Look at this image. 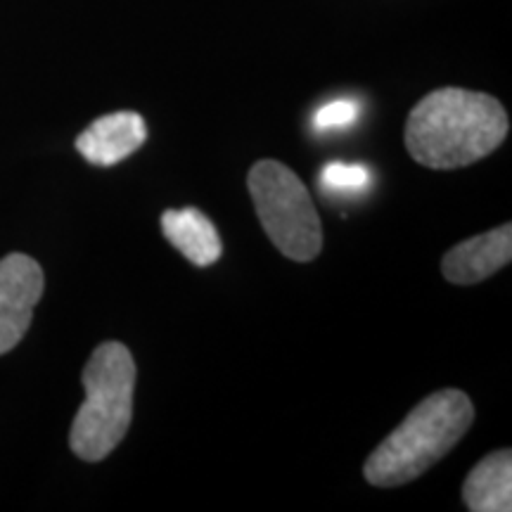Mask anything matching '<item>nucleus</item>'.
<instances>
[{"mask_svg": "<svg viewBox=\"0 0 512 512\" xmlns=\"http://www.w3.org/2000/svg\"><path fill=\"white\" fill-rule=\"evenodd\" d=\"M508 131V112L496 98L439 88L408 114L406 150L427 169H460L496 152Z\"/></svg>", "mask_w": 512, "mask_h": 512, "instance_id": "f257e3e1", "label": "nucleus"}, {"mask_svg": "<svg viewBox=\"0 0 512 512\" xmlns=\"http://www.w3.org/2000/svg\"><path fill=\"white\" fill-rule=\"evenodd\" d=\"M475 406L460 389H439L420 401L396 430L370 453L363 477L380 489H394L425 475L465 437Z\"/></svg>", "mask_w": 512, "mask_h": 512, "instance_id": "f03ea898", "label": "nucleus"}, {"mask_svg": "<svg viewBox=\"0 0 512 512\" xmlns=\"http://www.w3.org/2000/svg\"><path fill=\"white\" fill-rule=\"evenodd\" d=\"M247 188L268 240L287 259L313 261L323 249V226L306 185L275 159H261L249 169Z\"/></svg>", "mask_w": 512, "mask_h": 512, "instance_id": "20e7f679", "label": "nucleus"}, {"mask_svg": "<svg viewBox=\"0 0 512 512\" xmlns=\"http://www.w3.org/2000/svg\"><path fill=\"white\" fill-rule=\"evenodd\" d=\"M43 287V268L31 256L8 254L0 259V356L15 349L27 335Z\"/></svg>", "mask_w": 512, "mask_h": 512, "instance_id": "39448f33", "label": "nucleus"}, {"mask_svg": "<svg viewBox=\"0 0 512 512\" xmlns=\"http://www.w3.org/2000/svg\"><path fill=\"white\" fill-rule=\"evenodd\" d=\"M358 119V102L354 100H332L313 114V128L318 133L342 131V128L354 126Z\"/></svg>", "mask_w": 512, "mask_h": 512, "instance_id": "9b49d317", "label": "nucleus"}, {"mask_svg": "<svg viewBox=\"0 0 512 512\" xmlns=\"http://www.w3.org/2000/svg\"><path fill=\"white\" fill-rule=\"evenodd\" d=\"M512 259V226L489 230L460 242L444 254L441 259V273L453 285H477L482 280L508 266Z\"/></svg>", "mask_w": 512, "mask_h": 512, "instance_id": "423d86ee", "label": "nucleus"}, {"mask_svg": "<svg viewBox=\"0 0 512 512\" xmlns=\"http://www.w3.org/2000/svg\"><path fill=\"white\" fill-rule=\"evenodd\" d=\"M373 183V174L366 164L330 162L320 171V188L328 197H356L363 195Z\"/></svg>", "mask_w": 512, "mask_h": 512, "instance_id": "9d476101", "label": "nucleus"}, {"mask_svg": "<svg viewBox=\"0 0 512 512\" xmlns=\"http://www.w3.org/2000/svg\"><path fill=\"white\" fill-rule=\"evenodd\" d=\"M162 230L166 240L195 266L207 268L221 259L223 245L219 230L200 209H169L162 214Z\"/></svg>", "mask_w": 512, "mask_h": 512, "instance_id": "6e6552de", "label": "nucleus"}, {"mask_svg": "<svg viewBox=\"0 0 512 512\" xmlns=\"http://www.w3.org/2000/svg\"><path fill=\"white\" fill-rule=\"evenodd\" d=\"M81 382L86 401L72 422L69 446L86 463H98L110 456L131 427L136 361L124 344L105 342L88 358Z\"/></svg>", "mask_w": 512, "mask_h": 512, "instance_id": "7ed1b4c3", "label": "nucleus"}, {"mask_svg": "<svg viewBox=\"0 0 512 512\" xmlns=\"http://www.w3.org/2000/svg\"><path fill=\"white\" fill-rule=\"evenodd\" d=\"M463 501L472 512L512 510V453L508 448L472 467L463 484Z\"/></svg>", "mask_w": 512, "mask_h": 512, "instance_id": "1a4fd4ad", "label": "nucleus"}, {"mask_svg": "<svg viewBox=\"0 0 512 512\" xmlns=\"http://www.w3.org/2000/svg\"><path fill=\"white\" fill-rule=\"evenodd\" d=\"M145 140L147 126L138 112H114L95 119L76 138V150L95 166H114L138 152Z\"/></svg>", "mask_w": 512, "mask_h": 512, "instance_id": "0eeeda50", "label": "nucleus"}]
</instances>
